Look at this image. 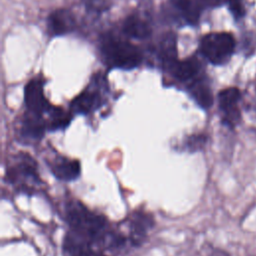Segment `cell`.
Returning <instances> with one entry per match:
<instances>
[{
	"mask_svg": "<svg viewBox=\"0 0 256 256\" xmlns=\"http://www.w3.org/2000/svg\"><path fill=\"white\" fill-rule=\"evenodd\" d=\"M65 219L72 231L93 245L98 244L112 250L121 248L126 243L124 235L109 228L105 217L89 210L77 200H70L66 203Z\"/></svg>",
	"mask_w": 256,
	"mask_h": 256,
	"instance_id": "6da1fadb",
	"label": "cell"
},
{
	"mask_svg": "<svg viewBox=\"0 0 256 256\" xmlns=\"http://www.w3.org/2000/svg\"><path fill=\"white\" fill-rule=\"evenodd\" d=\"M101 52L107 64L125 70L137 67L142 60L138 47L110 34L102 37Z\"/></svg>",
	"mask_w": 256,
	"mask_h": 256,
	"instance_id": "7a4b0ae2",
	"label": "cell"
},
{
	"mask_svg": "<svg viewBox=\"0 0 256 256\" xmlns=\"http://www.w3.org/2000/svg\"><path fill=\"white\" fill-rule=\"evenodd\" d=\"M6 176L7 181L22 192L33 193L41 185L37 164L31 156L25 153L17 155L9 164Z\"/></svg>",
	"mask_w": 256,
	"mask_h": 256,
	"instance_id": "3957f363",
	"label": "cell"
},
{
	"mask_svg": "<svg viewBox=\"0 0 256 256\" xmlns=\"http://www.w3.org/2000/svg\"><path fill=\"white\" fill-rule=\"evenodd\" d=\"M235 48L236 40L230 32H211L200 41L201 53L214 65L226 64L234 54Z\"/></svg>",
	"mask_w": 256,
	"mask_h": 256,
	"instance_id": "277c9868",
	"label": "cell"
},
{
	"mask_svg": "<svg viewBox=\"0 0 256 256\" xmlns=\"http://www.w3.org/2000/svg\"><path fill=\"white\" fill-rule=\"evenodd\" d=\"M241 99L242 93L238 87L224 88L217 95L221 123L230 130H234L242 121V112L239 107Z\"/></svg>",
	"mask_w": 256,
	"mask_h": 256,
	"instance_id": "5b68a950",
	"label": "cell"
},
{
	"mask_svg": "<svg viewBox=\"0 0 256 256\" xmlns=\"http://www.w3.org/2000/svg\"><path fill=\"white\" fill-rule=\"evenodd\" d=\"M46 129H48L47 122L42 116L28 112L16 128V135L22 143L32 144L41 140Z\"/></svg>",
	"mask_w": 256,
	"mask_h": 256,
	"instance_id": "8992f818",
	"label": "cell"
},
{
	"mask_svg": "<svg viewBox=\"0 0 256 256\" xmlns=\"http://www.w3.org/2000/svg\"><path fill=\"white\" fill-rule=\"evenodd\" d=\"M24 101L28 112L39 116H42L44 113L48 114L51 109V106L44 96L43 84L40 80H31L25 86Z\"/></svg>",
	"mask_w": 256,
	"mask_h": 256,
	"instance_id": "52a82bcc",
	"label": "cell"
},
{
	"mask_svg": "<svg viewBox=\"0 0 256 256\" xmlns=\"http://www.w3.org/2000/svg\"><path fill=\"white\" fill-rule=\"evenodd\" d=\"M126 224L128 228V241L132 245H139L153 227L154 219L148 213L134 212L126 221Z\"/></svg>",
	"mask_w": 256,
	"mask_h": 256,
	"instance_id": "ba28073f",
	"label": "cell"
},
{
	"mask_svg": "<svg viewBox=\"0 0 256 256\" xmlns=\"http://www.w3.org/2000/svg\"><path fill=\"white\" fill-rule=\"evenodd\" d=\"M48 166L52 174L62 181H73L80 175V163L66 156H54L49 160Z\"/></svg>",
	"mask_w": 256,
	"mask_h": 256,
	"instance_id": "9c48e42d",
	"label": "cell"
},
{
	"mask_svg": "<svg viewBox=\"0 0 256 256\" xmlns=\"http://www.w3.org/2000/svg\"><path fill=\"white\" fill-rule=\"evenodd\" d=\"M75 19L73 14L67 9H58L53 11L48 18L49 33L55 36L64 35L75 28Z\"/></svg>",
	"mask_w": 256,
	"mask_h": 256,
	"instance_id": "30bf717a",
	"label": "cell"
},
{
	"mask_svg": "<svg viewBox=\"0 0 256 256\" xmlns=\"http://www.w3.org/2000/svg\"><path fill=\"white\" fill-rule=\"evenodd\" d=\"M102 103L98 92L85 90L75 97L71 102V110L77 114H88L97 109Z\"/></svg>",
	"mask_w": 256,
	"mask_h": 256,
	"instance_id": "8fae6325",
	"label": "cell"
},
{
	"mask_svg": "<svg viewBox=\"0 0 256 256\" xmlns=\"http://www.w3.org/2000/svg\"><path fill=\"white\" fill-rule=\"evenodd\" d=\"M123 32L131 38L145 39L151 35L150 24L139 15L128 16L123 23Z\"/></svg>",
	"mask_w": 256,
	"mask_h": 256,
	"instance_id": "7c38bea8",
	"label": "cell"
},
{
	"mask_svg": "<svg viewBox=\"0 0 256 256\" xmlns=\"http://www.w3.org/2000/svg\"><path fill=\"white\" fill-rule=\"evenodd\" d=\"M170 67L173 75L181 81L194 79L200 72V63L194 57L183 61H176Z\"/></svg>",
	"mask_w": 256,
	"mask_h": 256,
	"instance_id": "4fadbf2b",
	"label": "cell"
},
{
	"mask_svg": "<svg viewBox=\"0 0 256 256\" xmlns=\"http://www.w3.org/2000/svg\"><path fill=\"white\" fill-rule=\"evenodd\" d=\"M190 93L196 103L203 109H209L213 105L212 90L204 80H196L190 86Z\"/></svg>",
	"mask_w": 256,
	"mask_h": 256,
	"instance_id": "5bb4252c",
	"label": "cell"
},
{
	"mask_svg": "<svg viewBox=\"0 0 256 256\" xmlns=\"http://www.w3.org/2000/svg\"><path fill=\"white\" fill-rule=\"evenodd\" d=\"M160 57L164 63L171 66L177 61V45L176 37L173 33H167L160 42Z\"/></svg>",
	"mask_w": 256,
	"mask_h": 256,
	"instance_id": "9a60e30c",
	"label": "cell"
},
{
	"mask_svg": "<svg viewBox=\"0 0 256 256\" xmlns=\"http://www.w3.org/2000/svg\"><path fill=\"white\" fill-rule=\"evenodd\" d=\"M208 143V136L204 133L191 134L183 140L182 148L188 152H198L205 148Z\"/></svg>",
	"mask_w": 256,
	"mask_h": 256,
	"instance_id": "2e32d148",
	"label": "cell"
},
{
	"mask_svg": "<svg viewBox=\"0 0 256 256\" xmlns=\"http://www.w3.org/2000/svg\"><path fill=\"white\" fill-rule=\"evenodd\" d=\"M228 9L235 20L242 19L246 14L244 0H228Z\"/></svg>",
	"mask_w": 256,
	"mask_h": 256,
	"instance_id": "e0dca14e",
	"label": "cell"
},
{
	"mask_svg": "<svg viewBox=\"0 0 256 256\" xmlns=\"http://www.w3.org/2000/svg\"><path fill=\"white\" fill-rule=\"evenodd\" d=\"M85 1H86L87 8L92 9L94 11H97V10L102 11L106 7L103 0H85Z\"/></svg>",
	"mask_w": 256,
	"mask_h": 256,
	"instance_id": "ac0fdd59",
	"label": "cell"
},
{
	"mask_svg": "<svg viewBox=\"0 0 256 256\" xmlns=\"http://www.w3.org/2000/svg\"><path fill=\"white\" fill-rule=\"evenodd\" d=\"M255 92H256V85H255Z\"/></svg>",
	"mask_w": 256,
	"mask_h": 256,
	"instance_id": "d6986e66",
	"label": "cell"
}]
</instances>
